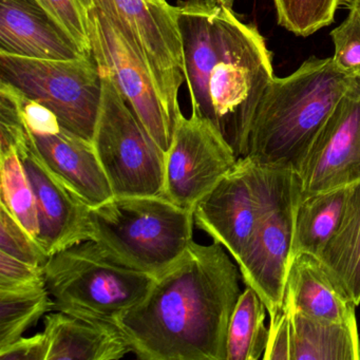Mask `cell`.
<instances>
[{"label":"cell","mask_w":360,"mask_h":360,"mask_svg":"<svg viewBox=\"0 0 360 360\" xmlns=\"http://www.w3.org/2000/svg\"><path fill=\"white\" fill-rule=\"evenodd\" d=\"M84 7L94 62L110 75L125 102L166 153L174 124L148 69L103 12L91 6Z\"/></svg>","instance_id":"11"},{"label":"cell","mask_w":360,"mask_h":360,"mask_svg":"<svg viewBox=\"0 0 360 360\" xmlns=\"http://www.w3.org/2000/svg\"><path fill=\"white\" fill-rule=\"evenodd\" d=\"M238 155L219 128L193 111L176 117L165 153L163 197L183 210L195 206L235 167Z\"/></svg>","instance_id":"10"},{"label":"cell","mask_w":360,"mask_h":360,"mask_svg":"<svg viewBox=\"0 0 360 360\" xmlns=\"http://www.w3.org/2000/svg\"><path fill=\"white\" fill-rule=\"evenodd\" d=\"M349 186L301 195L295 212L292 258L307 254L319 258L340 224Z\"/></svg>","instance_id":"21"},{"label":"cell","mask_w":360,"mask_h":360,"mask_svg":"<svg viewBox=\"0 0 360 360\" xmlns=\"http://www.w3.org/2000/svg\"><path fill=\"white\" fill-rule=\"evenodd\" d=\"M81 1L103 12L127 39L148 69L174 124L181 113L179 90L186 79L176 7L166 0Z\"/></svg>","instance_id":"9"},{"label":"cell","mask_w":360,"mask_h":360,"mask_svg":"<svg viewBox=\"0 0 360 360\" xmlns=\"http://www.w3.org/2000/svg\"><path fill=\"white\" fill-rule=\"evenodd\" d=\"M283 304L314 319L357 322V305L316 257L299 254L292 258Z\"/></svg>","instance_id":"19"},{"label":"cell","mask_w":360,"mask_h":360,"mask_svg":"<svg viewBox=\"0 0 360 360\" xmlns=\"http://www.w3.org/2000/svg\"><path fill=\"white\" fill-rule=\"evenodd\" d=\"M27 127V126H26ZM39 155L90 207L115 197L94 143L63 127L53 112L27 127Z\"/></svg>","instance_id":"15"},{"label":"cell","mask_w":360,"mask_h":360,"mask_svg":"<svg viewBox=\"0 0 360 360\" xmlns=\"http://www.w3.org/2000/svg\"><path fill=\"white\" fill-rule=\"evenodd\" d=\"M0 82L49 109L63 127L92 142L102 79L92 56L41 60L0 53Z\"/></svg>","instance_id":"8"},{"label":"cell","mask_w":360,"mask_h":360,"mask_svg":"<svg viewBox=\"0 0 360 360\" xmlns=\"http://www.w3.org/2000/svg\"><path fill=\"white\" fill-rule=\"evenodd\" d=\"M84 54L91 56L87 12L81 0H39Z\"/></svg>","instance_id":"29"},{"label":"cell","mask_w":360,"mask_h":360,"mask_svg":"<svg viewBox=\"0 0 360 360\" xmlns=\"http://www.w3.org/2000/svg\"><path fill=\"white\" fill-rule=\"evenodd\" d=\"M45 333L49 339L47 360H117L132 352L117 324L69 315L48 314Z\"/></svg>","instance_id":"18"},{"label":"cell","mask_w":360,"mask_h":360,"mask_svg":"<svg viewBox=\"0 0 360 360\" xmlns=\"http://www.w3.org/2000/svg\"><path fill=\"white\" fill-rule=\"evenodd\" d=\"M34 193L39 219L37 242L50 257L91 240L90 207L39 155L28 138L15 149Z\"/></svg>","instance_id":"13"},{"label":"cell","mask_w":360,"mask_h":360,"mask_svg":"<svg viewBox=\"0 0 360 360\" xmlns=\"http://www.w3.org/2000/svg\"><path fill=\"white\" fill-rule=\"evenodd\" d=\"M349 8H353V9L357 10L360 14V0H351V1H349Z\"/></svg>","instance_id":"34"},{"label":"cell","mask_w":360,"mask_h":360,"mask_svg":"<svg viewBox=\"0 0 360 360\" xmlns=\"http://www.w3.org/2000/svg\"><path fill=\"white\" fill-rule=\"evenodd\" d=\"M100 73L102 98L92 143L113 195H163L165 153L125 102L110 75Z\"/></svg>","instance_id":"7"},{"label":"cell","mask_w":360,"mask_h":360,"mask_svg":"<svg viewBox=\"0 0 360 360\" xmlns=\"http://www.w3.org/2000/svg\"><path fill=\"white\" fill-rule=\"evenodd\" d=\"M54 311L46 281L0 288V349L22 337L44 315Z\"/></svg>","instance_id":"24"},{"label":"cell","mask_w":360,"mask_h":360,"mask_svg":"<svg viewBox=\"0 0 360 360\" xmlns=\"http://www.w3.org/2000/svg\"><path fill=\"white\" fill-rule=\"evenodd\" d=\"M212 1L231 10H233V6L235 4V0H212Z\"/></svg>","instance_id":"33"},{"label":"cell","mask_w":360,"mask_h":360,"mask_svg":"<svg viewBox=\"0 0 360 360\" xmlns=\"http://www.w3.org/2000/svg\"><path fill=\"white\" fill-rule=\"evenodd\" d=\"M288 309L292 324V360L360 359L357 322L323 321Z\"/></svg>","instance_id":"20"},{"label":"cell","mask_w":360,"mask_h":360,"mask_svg":"<svg viewBox=\"0 0 360 360\" xmlns=\"http://www.w3.org/2000/svg\"><path fill=\"white\" fill-rule=\"evenodd\" d=\"M354 79L337 70L332 58L316 56L292 75L274 77L255 113L239 159L298 174Z\"/></svg>","instance_id":"2"},{"label":"cell","mask_w":360,"mask_h":360,"mask_svg":"<svg viewBox=\"0 0 360 360\" xmlns=\"http://www.w3.org/2000/svg\"><path fill=\"white\" fill-rule=\"evenodd\" d=\"M90 224L112 258L158 278L193 243L195 216L162 195L113 197L90 210Z\"/></svg>","instance_id":"3"},{"label":"cell","mask_w":360,"mask_h":360,"mask_svg":"<svg viewBox=\"0 0 360 360\" xmlns=\"http://www.w3.org/2000/svg\"><path fill=\"white\" fill-rule=\"evenodd\" d=\"M49 339L45 330L31 337H20L0 349L1 360H47Z\"/></svg>","instance_id":"32"},{"label":"cell","mask_w":360,"mask_h":360,"mask_svg":"<svg viewBox=\"0 0 360 360\" xmlns=\"http://www.w3.org/2000/svg\"><path fill=\"white\" fill-rule=\"evenodd\" d=\"M252 164L262 212L256 233L238 266L244 283L260 296L271 316L283 307L301 184L292 170Z\"/></svg>","instance_id":"6"},{"label":"cell","mask_w":360,"mask_h":360,"mask_svg":"<svg viewBox=\"0 0 360 360\" xmlns=\"http://www.w3.org/2000/svg\"><path fill=\"white\" fill-rule=\"evenodd\" d=\"M1 204L37 239L39 219L34 193L15 149L0 153Z\"/></svg>","instance_id":"25"},{"label":"cell","mask_w":360,"mask_h":360,"mask_svg":"<svg viewBox=\"0 0 360 360\" xmlns=\"http://www.w3.org/2000/svg\"><path fill=\"white\" fill-rule=\"evenodd\" d=\"M318 260L356 305L360 303V182L349 186L345 214Z\"/></svg>","instance_id":"22"},{"label":"cell","mask_w":360,"mask_h":360,"mask_svg":"<svg viewBox=\"0 0 360 360\" xmlns=\"http://www.w3.org/2000/svg\"><path fill=\"white\" fill-rule=\"evenodd\" d=\"M349 15L330 32L334 43L333 64L337 70L360 79V14L349 8Z\"/></svg>","instance_id":"28"},{"label":"cell","mask_w":360,"mask_h":360,"mask_svg":"<svg viewBox=\"0 0 360 360\" xmlns=\"http://www.w3.org/2000/svg\"><path fill=\"white\" fill-rule=\"evenodd\" d=\"M41 281H45V267L0 252V288H20Z\"/></svg>","instance_id":"31"},{"label":"cell","mask_w":360,"mask_h":360,"mask_svg":"<svg viewBox=\"0 0 360 360\" xmlns=\"http://www.w3.org/2000/svg\"><path fill=\"white\" fill-rule=\"evenodd\" d=\"M0 252L37 266L45 267L50 259L37 240L3 204L0 205Z\"/></svg>","instance_id":"27"},{"label":"cell","mask_w":360,"mask_h":360,"mask_svg":"<svg viewBox=\"0 0 360 360\" xmlns=\"http://www.w3.org/2000/svg\"><path fill=\"white\" fill-rule=\"evenodd\" d=\"M214 242L193 241L155 278L148 294L117 326L145 360H226L227 330L239 300V267Z\"/></svg>","instance_id":"1"},{"label":"cell","mask_w":360,"mask_h":360,"mask_svg":"<svg viewBox=\"0 0 360 360\" xmlns=\"http://www.w3.org/2000/svg\"><path fill=\"white\" fill-rule=\"evenodd\" d=\"M0 53L62 60L86 56L39 0H0Z\"/></svg>","instance_id":"16"},{"label":"cell","mask_w":360,"mask_h":360,"mask_svg":"<svg viewBox=\"0 0 360 360\" xmlns=\"http://www.w3.org/2000/svg\"><path fill=\"white\" fill-rule=\"evenodd\" d=\"M262 212L254 164L240 158L235 167L195 206V223L229 250L236 262L250 246Z\"/></svg>","instance_id":"14"},{"label":"cell","mask_w":360,"mask_h":360,"mask_svg":"<svg viewBox=\"0 0 360 360\" xmlns=\"http://www.w3.org/2000/svg\"><path fill=\"white\" fill-rule=\"evenodd\" d=\"M219 51L208 82L212 123L240 157L257 108L273 81L271 53L257 27L219 5Z\"/></svg>","instance_id":"4"},{"label":"cell","mask_w":360,"mask_h":360,"mask_svg":"<svg viewBox=\"0 0 360 360\" xmlns=\"http://www.w3.org/2000/svg\"><path fill=\"white\" fill-rule=\"evenodd\" d=\"M218 7L212 0H191L176 7L191 108L212 122L208 82L219 51Z\"/></svg>","instance_id":"17"},{"label":"cell","mask_w":360,"mask_h":360,"mask_svg":"<svg viewBox=\"0 0 360 360\" xmlns=\"http://www.w3.org/2000/svg\"><path fill=\"white\" fill-rule=\"evenodd\" d=\"M267 309L250 286L240 295L227 330L226 360H258L266 349L269 328L265 326Z\"/></svg>","instance_id":"23"},{"label":"cell","mask_w":360,"mask_h":360,"mask_svg":"<svg viewBox=\"0 0 360 360\" xmlns=\"http://www.w3.org/2000/svg\"><path fill=\"white\" fill-rule=\"evenodd\" d=\"M297 174L302 195L360 182V79L335 107Z\"/></svg>","instance_id":"12"},{"label":"cell","mask_w":360,"mask_h":360,"mask_svg":"<svg viewBox=\"0 0 360 360\" xmlns=\"http://www.w3.org/2000/svg\"><path fill=\"white\" fill-rule=\"evenodd\" d=\"M262 359L292 360V324L285 304L271 316L266 349Z\"/></svg>","instance_id":"30"},{"label":"cell","mask_w":360,"mask_h":360,"mask_svg":"<svg viewBox=\"0 0 360 360\" xmlns=\"http://www.w3.org/2000/svg\"><path fill=\"white\" fill-rule=\"evenodd\" d=\"M155 279L122 264L94 240L56 252L45 266L54 311L113 324L146 297Z\"/></svg>","instance_id":"5"},{"label":"cell","mask_w":360,"mask_h":360,"mask_svg":"<svg viewBox=\"0 0 360 360\" xmlns=\"http://www.w3.org/2000/svg\"><path fill=\"white\" fill-rule=\"evenodd\" d=\"M341 0H274L279 26L307 37L334 22Z\"/></svg>","instance_id":"26"},{"label":"cell","mask_w":360,"mask_h":360,"mask_svg":"<svg viewBox=\"0 0 360 360\" xmlns=\"http://www.w3.org/2000/svg\"><path fill=\"white\" fill-rule=\"evenodd\" d=\"M157 1H164V0H157Z\"/></svg>","instance_id":"35"}]
</instances>
